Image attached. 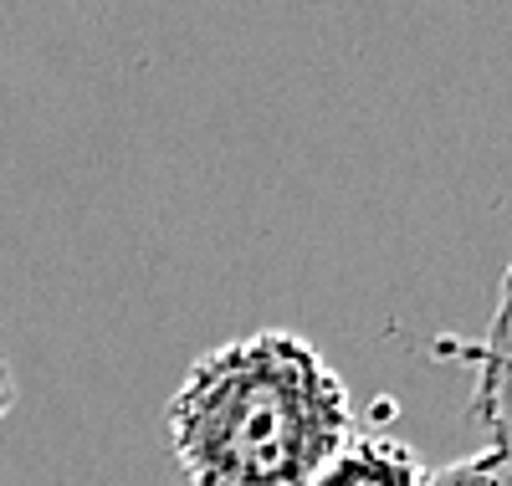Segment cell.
I'll return each instance as SVG.
<instances>
[{
    "instance_id": "6da1fadb",
    "label": "cell",
    "mask_w": 512,
    "mask_h": 486,
    "mask_svg": "<svg viewBox=\"0 0 512 486\" xmlns=\"http://www.w3.org/2000/svg\"><path fill=\"white\" fill-rule=\"evenodd\" d=\"M164 425L190 486H313L359 435L338 369L287 328L200 353Z\"/></svg>"
},
{
    "instance_id": "7a4b0ae2",
    "label": "cell",
    "mask_w": 512,
    "mask_h": 486,
    "mask_svg": "<svg viewBox=\"0 0 512 486\" xmlns=\"http://www.w3.org/2000/svg\"><path fill=\"white\" fill-rule=\"evenodd\" d=\"M466 364H472V410H477V420L487 425L492 440L512 446V267L502 277L487 338L466 348Z\"/></svg>"
},
{
    "instance_id": "3957f363",
    "label": "cell",
    "mask_w": 512,
    "mask_h": 486,
    "mask_svg": "<svg viewBox=\"0 0 512 486\" xmlns=\"http://www.w3.org/2000/svg\"><path fill=\"white\" fill-rule=\"evenodd\" d=\"M313 486H425V466L410 440L384 435V430H359L313 476Z\"/></svg>"
},
{
    "instance_id": "277c9868",
    "label": "cell",
    "mask_w": 512,
    "mask_h": 486,
    "mask_svg": "<svg viewBox=\"0 0 512 486\" xmlns=\"http://www.w3.org/2000/svg\"><path fill=\"white\" fill-rule=\"evenodd\" d=\"M425 486H512V446L487 440V451H472L441 471H425Z\"/></svg>"
},
{
    "instance_id": "5b68a950",
    "label": "cell",
    "mask_w": 512,
    "mask_h": 486,
    "mask_svg": "<svg viewBox=\"0 0 512 486\" xmlns=\"http://www.w3.org/2000/svg\"><path fill=\"white\" fill-rule=\"evenodd\" d=\"M11 405H16V374L6 364V353H0V420L11 415Z\"/></svg>"
}]
</instances>
